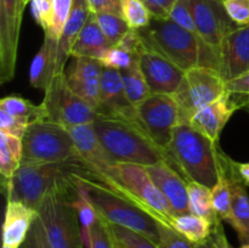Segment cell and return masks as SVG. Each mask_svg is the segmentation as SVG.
Wrapping results in <instances>:
<instances>
[{"label":"cell","instance_id":"obj_1","mask_svg":"<svg viewBox=\"0 0 249 248\" xmlns=\"http://www.w3.org/2000/svg\"><path fill=\"white\" fill-rule=\"evenodd\" d=\"M90 173L80 158L63 163H21L6 182L7 201L21 202L38 212L48 195L66 194L78 196L75 177Z\"/></svg>","mask_w":249,"mask_h":248},{"label":"cell","instance_id":"obj_2","mask_svg":"<svg viewBox=\"0 0 249 248\" xmlns=\"http://www.w3.org/2000/svg\"><path fill=\"white\" fill-rule=\"evenodd\" d=\"M138 32L145 48L157 51L185 72L195 67H211L220 72L219 53L170 18H153L150 26Z\"/></svg>","mask_w":249,"mask_h":248},{"label":"cell","instance_id":"obj_3","mask_svg":"<svg viewBox=\"0 0 249 248\" xmlns=\"http://www.w3.org/2000/svg\"><path fill=\"white\" fill-rule=\"evenodd\" d=\"M92 125L97 138L114 163H131L143 167L160 162L172 164L167 151L160 148L142 126L99 114L92 122Z\"/></svg>","mask_w":249,"mask_h":248},{"label":"cell","instance_id":"obj_4","mask_svg":"<svg viewBox=\"0 0 249 248\" xmlns=\"http://www.w3.org/2000/svg\"><path fill=\"white\" fill-rule=\"evenodd\" d=\"M167 152L173 167L195 181L212 187L218 182L221 170V153L218 143L204 136L190 124H178L173 131Z\"/></svg>","mask_w":249,"mask_h":248},{"label":"cell","instance_id":"obj_5","mask_svg":"<svg viewBox=\"0 0 249 248\" xmlns=\"http://www.w3.org/2000/svg\"><path fill=\"white\" fill-rule=\"evenodd\" d=\"M78 195L88 199L101 218L112 225H119L146 236L156 243L160 240L158 221L126 197L112 191L90 173L75 177Z\"/></svg>","mask_w":249,"mask_h":248},{"label":"cell","instance_id":"obj_6","mask_svg":"<svg viewBox=\"0 0 249 248\" xmlns=\"http://www.w3.org/2000/svg\"><path fill=\"white\" fill-rule=\"evenodd\" d=\"M101 182L112 191L138 204L158 223L173 228L174 211L152 181L146 167L131 163H116Z\"/></svg>","mask_w":249,"mask_h":248},{"label":"cell","instance_id":"obj_7","mask_svg":"<svg viewBox=\"0 0 249 248\" xmlns=\"http://www.w3.org/2000/svg\"><path fill=\"white\" fill-rule=\"evenodd\" d=\"M22 163L48 164L79 158L68 129L49 119L32 123L22 138Z\"/></svg>","mask_w":249,"mask_h":248},{"label":"cell","instance_id":"obj_8","mask_svg":"<svg viewBox=\"0 0 249 248\" xmlns=\"http://www.w3.org/2000/svg\"><path fill=\"white\" fill-rule=\"evenodd\" d=\"M226 94V80L218 70L195 67L186 71L173 97L179 107V124H189L192 117Z\"/></svg>","mask_w":249,"mask_h":248},{"label":"cell","instance_id":"obj_9","mask_svg":"<svg viewBox=\"0 0 249 248\" xmlns=\"http://www.w3.org/2000/svg\"><path fill=\"white\" fill-rule=\"evenodd\" d=\"M73 198L75 197L66 194H51L39 207L38 214L51 248L84 247L77 211L71 203Z\"/></svg>","mask_w":249,"mask_h":248},{"label":"cell","instance_id":"obj_10","mask_svg":"<svg viewBox=\"0 0 249 248\" xmlns=\"http://www.w3.org/2000/svg\"><path fill=\"white\" fill-rule=\"evenodd\" d=\"M41 106L46 119L65 128L92 123L97 117V112L70 89L65 72L53 78L45 90Z\"/></svg>","mask_w":249,"mask_h":248},{"label":"cell","instance_id":"obj_11","mask_svg":"<svg viewBox=\"0 0 249 248\" xmlns=\"http://www.w3.org/2000/svg\"><path fill=\"white\" fill-rule=\"evenodd\" d=\"M136 109L147 135L167 151L173 131L179 124V107L173 95L151 94L136 106Z\"/></svg>","mask_w":249,"mask_h":248},{"label":"cell","instance_id":"obj_12","mask_svg":"<svg viewBox=\"0 0 249 248\" xmlns=\"http://www.w3.org/2000/svg\"><path fill=\"white\" fill-rule=\"evenodd\" d=\"M24 5L22 0H0V84L11 82L16 73L19 31Z\"/></svg>","mask_w":249,"mask_h":248},{"label":"cell","instance_id":"obj_13","mask_svg":"<svg viewBox=\"0 0 249 248\" xmlns=\"http://www.w3.org/2000/svg\"><path fill=\"white\" fill-rule=\"evenodd\" d=\"M190 2L197 33L220 55L224 38L238 26L226 14L221 0H190Z\"/></svg>","mask_w":249,"mask_h":248},{"label":"cell","instance_id":"obj_14","mask_svg":"<svg viewBox=\"0 0 249 248\" xmlns=\"http://www.w3.org/2000/svg\"><path fill=\"white\" fill-rule=\"evenodd\" d=\"M97 114L123 119L129 123L142 126L138 109L126 96L119 71L104 67Z\"/></svg>","mask_w":249,"mask_h":248},{"label":"cell","instance_id":"obj_15","mask_svg":"<svg viewBox=\"0 0 249 248\" xmlns=\"http://www.w3.org/2000/svg\"><path fill=\"white\" fill-rule=\"evenodd\" d=\"M67 129L74 141L78 157L89 169L90 174L99 181H102L116 163L97 138L92 123L79 124Z\"/></svg>","mask_w":249,"mask_h":248},{"label":"cell","instance_id":"obj_16","mask_svg":"<svg viewBox=\"0 0 249 248\" xmlns=\"http://www.w3.org/2000/svg\"><path fill=\"white\" fill-rule=\"evenodd\" d=\"M139 58L152 94L173 95L177 91L184 78L185 71L157 51L148 48H143Z\"/></svg>","mask_w":249,"mask_h":248},{"label":"cell","instance_id":"obj_17","mask_svg":"<svg viewBox=\"0 0 249 248\" xmlns=\"http://www.w3.org/2000/svg\"><path fill=\"white\" fill-rule=\"evenodd\" d=\"M104 66L99 60L90 57H73L66 73L70 89L97 112Z\"/></svg>","mask_w":249,"mask_h":248},{"label":"cell","instance_id":"obj_18","mask_svg":"<svg viewBox=\"0 0 249 248\" xmlns=\"http://www.w3.org/2000/svg\"><path fill=\"white\" fill-rule=\"evenodd\" d=\"M249 72V24L238 26L224 38L220 48V73L226 82Z\"/></svg>","mask_w":249,"mask_h":248},{"label":"cell","instance_id":"obj_19","mask_svg":"<svg viewBox=\"0 0 249 248\" xmlns=\"http://www.w3.org/2000/svg\"><path fill=\"white\" fill-rule=\"evenodd\" d=\"M146 170L156 186L168 199L175 216L190 214L187 182L184 181L175 168L168 162H160L146 167Z\"/></svg>","mask_w":249,"mask_h":248},{"label":"cell","instance_id":"obj_20","mask_svg":"<svg viewBox=\"0 0 249 248\" xmlns=\"http://www.w3.org/2000/svg\"><path fill=\"white\" fill-rule=\"evenodd\" d=\"M223 164L231 190L232 221L230 225L236 230L242 245H249V195L236 172L235 162L225 153H223Z\"/></svg>","mask_w":249,"mask_h":248},{"label":"cell","instance_id":"obj_21","mask_svg":"<svg viewBox=\"0 0 249 248\" xmlns=\"http://www.w3.org/2000/svg\"><path fill=\"white\" fill-rule=\"evenodd\" d=\"M238 109L237 105L232 101L226 92L212 104L199 109L190 121V125L203 134L213 142L218 143L220 134L232 114Z\"/></svg>","mask_w":249,"mask_h":248},{"label":"cell","instance_id":"obj_22","mask_svg":"<svg viewBox=\"0 0 249 248\" xmlns=\"http://www.w3.org/2000/svg\"><path fill=\"white\" fill-rule=\"evenodd\" d=\"M90 15H91V11H90L87 0H73L71 15L66 22L60 39H58L56 75L66 71V63H67L68 57H71L73 45L79 36L80 32H82L83 27H84L85 22L88 21Z\"/></svg>","mask_w":249,"mask_h":248},{"label":"cell","instance_id":"obj_23","mask_svg":"<svg viewBox=\"0 0 249 248\" xmlns=\"http://www.w3.org/2000/svg\"><path fill=\"white\" fill-rule=\"evenodd\" d=\"M38 212L21 202L7 201L2 228V243L9 247L19 248L24 242Z\"/></svg>","mask_w":249,"mask_h":248},{"label":"cell","instance_id":"obj_24","mask_svg":"<svg viewBox=\"0 0 249 248\" xmlns=\"http://www.w3.org/2000/svg\"><path fill=\"white\" fill-rule=\"evenodd\" d=\"M58 39L45 34L41 48L34 56L29 70V82L36 89L45 91L56 75Z\"/></svg>","mask_w":249,"mask_h":248},{"label":"cell","instance_id":"obj_25","mask_svg":"<svg viewBox=\"0 0 249 248\" xmlns=\"http://www.w3.org/2000/svg\"><path fill=\"white\" fill-rule=\"evenodd\" d=\"M111 48V43L107 40L96 17L91 12L88 21L85 22L79 36L75 40L74 45H73L71 56L72 57H90L100 60Z\"/></svg>","mask_w":249,"mask_h":248},{"label":"cell","instance_id":"obj_26","mask_svg":"<svg viewBox=\"0 0 249 248\" xmlns=\"http://www.w3.org/2000/svg\"><path fill=\"white\" fill-rule=\"evenodd\" d=\"M173 228L194 245H202L211 238L215 226L208 219L190 213L175 216Z\"/></svg>","mask_w":249,"mask_h":248},{"label":"cell","instance_id":"obj_27","mask_svg":"<svg viewBox=\"0 0 249 248\" xmlns=\"http://www.w3.org/2000/svg\"><path fill=\"white\" fill-rule=\"evenodd\" d=\"M22 156V139L0 131V173L6 182L21 165Z\"/></svg>","mask_w":249,"mask_h":248},{"label":"cell","instance_id":"obj_28","mask_svg":"<svg viewBox=\"0 0 249 248\" xmlns=\"http://www.w3.org/2000/svg\"><path fill=\"white\" fill-rule=\"evenodd\" d=\"M190 213L208 219L214 226L220 224L221 219L216 214L212 199V189L195 181L187 182Z\"/></svg>","mask_w":249,"mask_h":248},{"label":"cell","instance_id":"obj_29","mask_svg":"<svg viewBox=\"0 0 249 248\" xmlns=\"http://www.w3.org/2000/svg\"><path fill=\"white\" fill-rule=\"evenodd\" d=\"M119 72H121L126 96L135 107L152 94L142 72V68H141L139 57L134 61L130 67L119 71Z\"/></svg>","mask_w":249,"mask_h":248},{"label":"cell","instance_id":"obj_30","mask_svg":"<svg viewBox=\"0 0 249 248\" xmlns=\"http://www.w3.org/2000/svg\"><path fill=\"white\" fill-rule=\"evenodd\" d=\"M0 111H4L11 116L17 117L22 121L27 122L31 125L34 122L46 119L44 107L40 105H34L29 100L23 99L21 96H10L4 97L0 101Z\"/></svg>","mask_w":249,"mask_h":248},{"label":"cell","instance_id":"obj_31","mask_svg":"<svg viewBox=\"0 0 249 248\" xmlns=\"http://www.w3.org/2000/svg\"><path fill=\"white\" fill-rule=\"evenodd\" d=\"M212 199L213 207L216 214L221 220L231 224L232 221V212H231V190L229 185L228 177L223 164V153H221V170L219 175V180L212 187Z\"/></svg>","mask_w":249,"mask_h":248},{"label":"cell","instance_id":"obj_32","mask_svg":"<svg viewBox=\"0 0 249 248\" xmlns=\"http://www.w3.org/2000/svg\"><path fill=\"white\" fill-rule=\"evenodd\" d=\"M73 208L77 211L78 219L80 224V231H82L83 245L85 248H90V240H91V230L96 223L99 214L95 211L89 201L82 195H78L75 198L71 201Z\"/></svg>","mask_w":249,"mask_h":248},{"label":"cell","instance_id":"obj_33","mask_svg":"<svg viewBox=\"0 0 249 248\" xmlns=\"http://www.w3.org/2000/svg\"><path fill=\"white\" fill-rule=\"evenodd\" d=\"M122 17L125 19L129 28L140 31L150 26L153 17L141 0H122Z\"/></svg>","mask_w":249,"mask_h":248},{"label":"cell","instance_id":"obj_34","mask_svg":"<svg viewBox=\"0 0 249 248\" xmlns=\"http://www.w3.org/2000/svg\"><path fill=\"white\" fill-rule=\"evenodd\" d=\"M94 15L99 22L100 27H101L102 32H104L105 36L111 43L112 46H116L121 41V39L130 31L128 23L121 15L108 14V12Z\"/></svg>","mask_w":249,"mask_h":248},{"label":"cell","instance_id":"obj_35","mask_svg":"<svg viewBox=\"0 0 249 248\" xmlns=\"http://www.w3.org/2000/svg\"><path fill=\"white\" fill-rule=\"evenodd\" d=\"M109 228H111L114 242L122 248H160L155 241L135 231L129 230L123 226L112 225V224H109Z\"/></svg>","mask_w":249,"mask_h":248},{"label":"cell","instance_id":"obj_36","mask_svg":"<svg viewBox=\"0 0 249 248\" xmlns=\"http://www.w3.org/2000/svg\"><path fill=\"white\" fill-rule=\"evenodd\" d=\"M73 0H53V17L51 23L45 34L55 39H60L65 24L72 10Z\"/></svg>","mask_w":249,"mask_h":248},{"label":"cell","instance_id":"obj_37","mask_svg":"<svg viewBox=\"0 0 249 248\" xmlns=\"http://www.w3.org/2000/svg\"><path fill=\"white\" fill-rule=\"evenodd\" d=\"M169 18L177 24H179L180 27L186 29V31L198 35L190 0H177L172 11H170Z\"/></svg>","mask_w":249,"mask_h":248},{"label":"cell","instance_id":"obj_38","mask_svg":"<svg viewBox=\"0 0 249 248\" xmlns=\"http://www.w3.org/2000/svg\"><path fill=\"white\" fill-rule=\"evenodd\" d=\"M139 56H133L129 53H126L123 49L118 48V46H112L101 58L100 62L104 67L112 68V70L123 71L130 67L133 65L134 61L138 58Z\"/></svg>","mask_w":249,"mask_h":248},{"label":"cell","instance_id":"obj_39","mask_svg":"<svg viewBox=\"0 0 249 248\" xmlns=\"http://www.w3.org/2000/svg\"><path fill=\"white\" fill-rule=\"evenodd\" d=\"M160 240L157 245L160 248H195L194 243L178 232L174 228L158 223Z\"/></svg>","mask_w":249,"mask_h":248},{"label":"cell","instance_id":"obj_40","mask_svg":"<svg viewBox=\"0 0 249 248\" xmlns=\"http://www.w3.org/2000/svg\"><path fill=\"white\" fill-rule=\"evenodd\" d=\"M226 92L230 95L238 108L249 105V72L226 82Z\"/></svg>","mask_w":249,"mask_h":248},{"label":"cell","instance_id":"obj_41","mask_svg":"<svg viewBox=\"0 0 249 248\" xmlns=\"http://www.w3.org/2000/svg\"><path fill=\"white\" fill-rule=\"evenodd\" d=\"M90 248H114V238L109 224L100 215L91 230Z\"/></svg>","mask_w":249,"mask_h":248},{"label":"cell","instance_id":"obj_42","mask_svg":"<svg viewBox=\"0 0 249 248\" xmlns=\"http://www.w3.org/2000/svg\"><path fill=\"white\" fill-rule=\"evenodd\" d=\"M19 248H51L45 232V228H44V224L39 214L34 219L28 231V235H27L24 242L19 246Z\"/></svg>","mask_w":249,"mask_h":248},{"label":"cell","instance_id":"obj_43","mask_svg":"<svg viewBox=\"0 0 249 248\" xmlns=\"http://www.w3.org/2000/svg\"><path fill=\"white\" fill-rule=\"evenodd\" d=\"M226 14L237 26L249 24V0H223Z\"/></svg>","mask_w":249,"mask_h":248},{"label":"cell","instance_id":"obj_44","mask_svg":"<svg viewBox=\"0 0 249 248\" xmlns=\"http://www.w3.org/2000/svg\"><path fill=\"white\" fill-rule=\"evenodd\" d=\"M31 11L36 24L46 32L50 27L53 17V0H29Z\"/></svg>","mask_w":249,"mask_h":248},{"label":"cell","instance_id":"obj_45","mask_svg":"<svg viewBox=\"0 0 249 248\" xmlns=\"http://www.w3.org/2000/svg\"><path fill=\"white\" fill-rule=\"evenodd\" d=\"M29 124L17 117L11 116L4 111H0V131L22 139L28 129Z\"/></svg>","mask_w":249,"mask_h":248},{"label":"cell","instance_id":"obj_46","mask_svg":"<svg viewBox=\"0 0 249 248\" xmlns=\"http://www.w3.org/2000/svg\"><path fill=\"white\" fill-rule=\"evenodd\" d=\"M116 46L123 49V50H125L126 53H129L133 56L140 55V53L145 48L140 33L138 31H134V29H130Z\"/></svg>","mask_w":249,"mask_h":248},{"label":"cell","instance_id":"obj_47","mask_svg":"<svg viewBox=\"0 0 249 248\" xmlns=\"http://www.w3.org/2000/svg\"><path fill=\"white\" fill-rule=\"evenodd\" d=\"M141 1L146 5L153 18L168 19L177 0H141Z\"/></svg>","mask_w":249,"mask_h":248},{"label":"cell","instance_id":"obj_48","mask_svg":"<svg viewBox=\"0 0 249 248\" xmlns=\"http://www.w3.org/2000/svg\"><path fill=\"white\" fill-rule=\"evenodd\" d=\"M92 14H116L122 16V0H87Z\"/></svg>","mask_w":249,"mask_h":248},{"label":"cell","instance_id":"obj_49","mask_svg":"<svg viewBox=\"0 0 249 248\" xmlns=\"http://www.w3.org/2000/svg\"><path fill=\"white\" fill-rule=\"evenodd\" d=\"M209 242L213 246L214 248H235L230 245V242L226 238L225 232H224V229L221 226V223L214 228L213 233H212L211 238H209ZM240 248H249V245H242Z\"/></svg>","mask_w":249,"mask_h":248},{"label":"cell","instance_id":"obj_50","mask_svg":"<svg viewBox=\"0 0 249 248\" xmlns=\"http://www.w3.org/2000/svg\"><path fill=\"white\" fill-rule=\"evenodd\" d=\"M236 172H237L238 177L243 181V184L249 186V162L247 163H237L235 162Z\"/></svg>","mask_w":249,"mask_h":248},{"label":"cell","instance_id":"obj_51","mask_svg":"<svg viewBox=\"0 0 249 248\" xmlns=\"http://www.w3.org/2000/svg\"><path fill=\"white\" fill-rule=\"evenodd\" d=\"M195 248H214V247L211 245L209 241H207V242L202 243V245H195Z\"/></svg>","mask_w":249,"mask_h":248},{"label":"cell","instance_id":"obj_52","mask_svg":"<svg viewBox=\"0 0 249 248\" xmlns=\"http://www.w3.org/2000/svg\"><path fill=\"white\" fill-rule=\"evenodd\" d=\"M22 2H23V5H24V6H26V5L29 2V0H22Z\"/></svg>","mask_w":249,"mask_h":248},{"label":"cell","instance_id":"obj_53","mask_svg":"<svg viewBox=\"0 0 249 248\" xmlns=\"http://www.w3.org/2000/svg\"><path fill=\"white\" fill-rule=\"evenodd\" d=\"M114 248H122V247H121V246H118V245H117L116 242H114Z\"/></svg>","mask_w":249,"mask_h":248},{"label":"cell","instance_id":"obj_54","mask_svg":"<svg viewBox=\"0 0 249 248\" xmlns=\"http://www.w3.org/2000/svg\"><path fill=\"white\" fill-rule=\"evenodd\" d=\"M2 248H15V247H9V246H2Z\"/></svg>","mask_w":249,"mask_h":248},{"label":"cell","instance_id":"obj_55","mask_svg":"<svg viewBox=\"0 0 249 248\" xmlns=\"http://www.w3.org/2000/svg\"><path fill=\"white\" fill-rule=\"evenodd\" d=\"M221 1H223V0H221Z\"/></svg>","mask_w":249,"mask_h":248}]
</instances>
